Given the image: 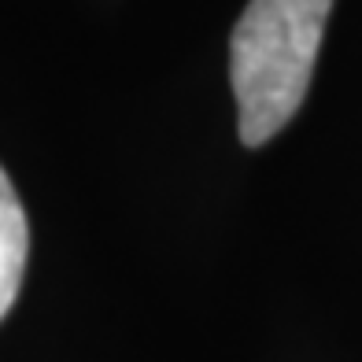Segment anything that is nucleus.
Wrapping results in <instances>:
<instances>
[{"mask_svg":"<svg viewBox=\"0 0 362 362\" xmlns=\"http://www.w3.org/2000/svg\"><path fill=\"white\" fill-rule=\"evenodd\" d=\"M26 255H30L26 211H23V200L15 192L11 177L0 167V318L11 310L15 296L23 288Z\"/></svg>","mask_w":362,"mask_h":362,"instance_id":"f03ea898","label":"nucleus"},{"mask_svg":"<svg viewBox=\"0 0 362 362\" xmlns=\"http://www.w3.org/2000/svg\"><path fill=\"white\" fill-rule=\"evenodd\" d=\"M333 0H248L229 37V81L240 141L267 144L288 126L310 89Z\"/></svg>","mask_w":362,"mask_h":362,"instance_id":"f257e3e1","label":"nucleus"}]
</instances>
